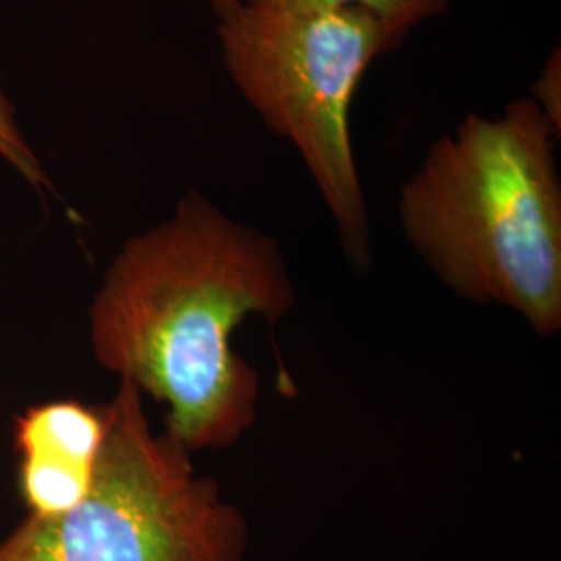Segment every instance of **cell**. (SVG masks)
Masks as SVG:
<instances>
[{"mask_svg": "<svg viewBox=\"0 0 561 561\" xmlns=\"http://www.w3.org/2000/svg\"><path fill=\"white\" fill-rule=\"evenodd\" d=\"M296 304L279 243L198 192L131 236L90 304L102 368L167 408L164 433L190 454L227 449L259 419L261 377L236 352L241 322Z\"/></svg>", "mask_w": 561, "mask_h": 561, "instance_id": "cell-1", "label": "cell"}, {"mask_svg": "<svg viewBox=\"0 0 561 561\" xmlns=\"http://www.w3.org/2000/svg\"><path fill=\"white\" fill-rule=\"evenodd\" d=\"M558 134L533 99L470 113L398 198L403 238L445 287L510 308L541 337L561 331Z\"/></svg>", "mask_w": 561, "mask_h": 561, "instance_id": "cell-2", "label": "cell"}, {"mask_svg": "<svg viewBox=\"0 0 561 561\" xmlns=\"http://www.w3.org/2000/svg\"><path fill=\"white\" fill-rule=\"evenodd\" d=\"M102 414L88 495L59 516L30 514L0 541V561H245V516L190 451L154 433L140 389L119 381Z\"/></svg>", "mask_w": 561, "mask_h": 561, "instance_id": "cell-3", "label": "cell"}, {"mask_svg": "<svg viewBox=\"0 0 561 561\" xmlns=\"http://www.w3.org/2000/svg\"><path fill=\"white\" fill-rule=\"evenodd\" d=\"M219 42L241 96L298 150L352 271H373L370 215L350 115L366 69L393 50L381 25L347 11L277 13L236 4L219 18Z\"/></svg>", "mask_w": 561, "mask_h": 561, "instance_id": "cell-4", "label": "cell"}, {"mask_svg": "<svg viewBox=\"0 0 561 561\" xmlns=\"http://www.w3.org/2000/svg\"><path fill=\"white\" fill-rule=\"evenodd\" d=\"M21 500L34 516H59L88 495L104 443L102 408L78 400L30 405L15 421Z\"/></svg>", "mask_w": 561, "mask_h": 561, "instance_id": "cell-5", "label": "cell"}, {"mask_svg": "<svg viewBox=\"0 0 561 561\" xmlns=\"http://www.w3.org/2000/svg\"><path fill=\"white\" fill-rule=\"evenodd\" d=\"M241 7L277 13H360L377 21L391 48L424 21L445 15L451 0H238Z\"/></svg>", "mask_w": 561, "mask_h": 561, "instance_id": "cell-6", "label": "cell"}, {"mask_svg": "<svg viewBox=\"0 0 561 561\" xmlns=\"http://www.w3.org/2000/svg\"><path fill=\"white\" fill-rule=\"evenodd\" d=\"M0 157L9 162L23 180L34 187H48V175L42 167L38 154L27 144L20 123L15 117V108L0 88Z\"/></svg>", "mask_w": 561, "mask_h": 561, "instance_id": "cell-7", "label": "cell"}, {"mask_svg": "<svg viewBox=\"0 0 561 561\" xmlns=\"http://www.w3.org/2000/svg\"><path fill=\"white\" fill-rule=\"evenodd\" d=\"M560 50L551 55L549 62L545 65L541 76L533 88V101L539 104L545 117L551 121V125L560 131Z\"/></svg>", "mask_w": 561, "mask_h": 561, "instance_id": "cell-8", "label": "cell"}, {"mask_svg": "<svg viewBox=\"0 0 561 561\" xmlns=\"http://www.w3.org/2000/svg\"><path fill=\"white\" fill-rule=\"evenodd\" d=\"M210 4H213V9L217 11V15L221 18L225 13H229L236 4H238V0H208Z\"/></svg>", "mask_w": 561, "mask_h": 561, "instance_id": "cell-9", "label": "cell"}]
</instances>
